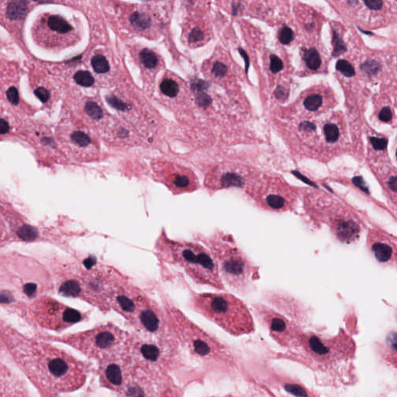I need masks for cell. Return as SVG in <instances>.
<instances>
[{
    "instance_id": "obj_1",
    "label": "cell",
    "mask_w": 397,
    "mask_h": 397,
    "mask_svg": "<svg viewBox=\"0 0 397 397\" xmlns=\"http://www.w3.org/2000/svg\"><path fill=\"white\" fill-rule=\"evenodd\" d=\"M100 276L111 310L145 336L174 338L162 306L115 268L101 263Z\"/></svg>"
},
{
    "instance_id": "obj_2",
    "label": "cell",
    "mask_w": 397,
    "mask_h": 397,
    "mask_svg": "<svg viewBox=\"0 0 397 397\" xmlns=\"http://www.w3.org/2000/svg\"><path fill=\"white\" fill-rule=\"evenodd\" d=\"M20 363L42 384L58 392L80 389L89 375V365L57 348L45 345H26L16 348Z\"/></svg>"
},
{
    "instance_id": "obj_3",
    "label": "cell",
    "mask_w": 397,
    "mask_h": 397,
    "mask_svg": "<svg viewBox=\"0 0 397 397\" xmlns=\"http://www.w3.org/2000/svg\"><path fill=\"white\" fill-rule=\"evenodd\" d=\"M154 249L160 259L183 269L196 284L224 290L214 258L200 242L172 239L163 229L156 241Z\"/></svg>"
},
{
    "instance_id": "obj_4",
    "label": "cell",
    "mask_w": 397,
    "mask_h": 397,
    "mask_svg": "<svg viewBox=\"0 0 397 397\" xmlns=\"http://www.w3.org/2000/svg\"><path fill=\"white\" fill-rule=\"evenodd\" d=\"M194 238L208 249L222 282L235 292L246 294L259 278L258 268L238 248L232 235L217 230L209 236L195 235Z\"/></svg>"
},
{
    "instance_id": "obj_5",
    "label": "cell",
    "mask_w": 397,
    "mask_h": 397,
    "mask_svg": "<svg viewBox=\"0 0 397 397\" xmlns=\"http://www.w3.org/2000/svg\"><path fill=\"white\" fill-rule=\"evenodd\" d=\"M189 307L234 336L248 335L254 330L246 304L232 294L191 291Z\"/></svg>"
},
{
    "instance_id": "obj_6",
    "label": "cell",
    "mask_w": 397,
    "mask_h": 397,
    "mask_svg": "<svg viewBox=\"0 0 397 397\" xmlns=\"http://www.w3.org/2000/svg\"><path fill=\"white\" fill-rule=\"evenodd\" d=\"M160 298L172 332L179 345L186 347L192 356L204 361H231L230 353L218 340L188 318L164 292H160Z\"/></svg>"
},
{
    "instance_id": "obj_7",
    "label": "cell",
    "mask_w": 397,
    "mask_h": 397,
    "mask_svg": "<svg viewBox=\"0 0 397 397\" xmlns=\"http://www.w3.org/2000/svg\"><path fill=\"white\" fill-rule=\"evenodd\" d=\"M306 195L310 217H320L318 221L327 223L339 242L350 244L359 238L364 222L349 204L324 192H306Z\"/></svg>"
},
{
    "instance_id": "obj_8",
    "label": "cell",
    "mask_w": 397,
    "mask_h": 397,
    "mask_svg": "<svg viewBox=\"0 0 397 397\" xmlns=\"http://www.w3.org/2000/svg\"><path fill=\"white\" fill-rule=\"evenodd\" d=\"M126 353L135 366L168 373L182 366L180 345L176 338H156L129 332Z\"/></svg>"
},
{
    "instance_id": "obj_9",
    "label": "cell",
    "mask_w": 397,
    "mask_h": 397,
    "mask_svg": "<svg viewBox=\"0 0 397 397\" xmlns=\"http://www.w3.org/2000/svg\"><path fill=\"white\" fill-rule=\"evenodd\" d=\"M128 332L112 322L100 323L85 332L61 338V342L78 350L90 359L100 362L126 353Z\"/></svg>"
},
{
    "instance_id": "obj_10",
    "label": "cell",
    "mask_w": 397,
    "mask_h": 397,
    "mask_svg": "<svg viewBox=\"0 0 397 397\" xmlns=\"http://www.w3.org/2000/svg\"><path fill=\"white\" fill-rule=\"evenodd\" d=\"M117 397H176L171 378L151 368L134 365Z\"/></svg>"
},
{
    "instance_id": "obj_11",
    "label": "cell",
    "mask_w": 397,
    "mask_h": 397,
    "mask_svg": "<svg viewBox=\"0 0 397 397\" xmlns=\"http://www.w3.org/2000/svg\"><path fill=\"white\" fill-rule=\"evenodd\" d=\"M245 195L258 208L274 213L293 211L301 192L297 188L280 181L248 184Z\"/></svg>"
},
{
    "instance_id": "obj_12",
    "label": "cell",
    "mask_w": 397,
    "mask_h": 397,
    "mask_svg": "<svg viewBox=\"0 0 397 397\" xmlns=\"http://www.w3.org/2000/svg\"><path fill=\"white\" fill-rule=\"evenodd\" d=\"M35 43L50 51H61L74 45L77 34L69 20L58 14L43 13L35 20L32 27Z\"/></svg>"
},
{
    "instance_id": "obj_13",
    "label": "cell",
    "mask_w": 397,
    "mask_h": 397,
    "mask_svg": "<svg viewBox=\"0 0 397 397\" xmlns=\"http://www.w3.org/2000/svg\"><path fill=\"white\" fill-rule=\"evenodd\" d=\"M34 313L43 327L53 330H64L89 319V314L67 307L58 301L42 299L34 306Z\"/></svg>"
},
{
    "instance_id": "obj_14",
    "label": "cell",
    "mask_w": 397,
    "mask_h": 397,
    "mask_svg": "<svg viewBox=\"0 0 397 397\" xmlns=\"http://www.w3.org/2000/svg\"><path fill=\"white\" fill-rule=\"evenodd\" d=\"M156 180L166 186L173 195L192 193L201 188L198 178L190 169L170 162L153 164Z\"/></svg>"
},
{
    "instance_id": "obj_15",
    "label": "cell",
    "mask_w": 397,
    "mask_h": 397,
    "mask_svg": "<svg viewBox=\"0 0 397 397\" xmlns=\"http://www.w3.org/2000/svg\"><path fill=\"white\" fill-rule=\"evenodd\" d=\"M257 315L266 325L273 338L282 346H299L303 334L295 323L262 305L255 306Z\"/></svg>"
},
{
    "instance_id": "obj_16",
    "label": "cell",
    "mask_w": 397,
    "mask_h": 397,
    "mask_svg": "<svg viewBox=\"0 0 397 397\" xmlns=\"http://www.w3.org/2000/svg\"><path fill=\"white\" fill-rule=\"evenodd\" d=\"M343 336H339L332 339H325L322 337L313 333L303 335L301 345L305 348L306 351L322 366H332L335 361H340L341 358L348 357L343 354L345 351L341 348Z\"/></svg>"
},
{
    "instance_id": "obj_17",
    "label": "cell",
    "mask_w": 397,
    "mask_h": 397,
    "mask_svg": "<svg viewBox=\"0 0 397 397\" xmlns=\"http://www.w3.org/2000/svg\"><path fill=\"white\" fill-rule=\"evenodd\" d=\"M133 366L127 353L100 361L96 371L100 384L102 387L118 393Z\"/></svg>"
},
{
    "instance_id": "obj_18",
    "label": "cell",
    "mask_w": 397,
    "mask_h": 397,
    "mask_svg": "<svg viewBox=\"0 0 397 397\" xmlns=\"http://www.w3.org/2000/svg\"><path fill=\"white\" fill-rule=\"evenodd\" d=\"M368 249L378 263L384 266H396V238L379 226H373L368 232Z\"/></svg>"
},
{
    "instance_id": "obj_19",
    "label": "cell",
    "mask_w": 397,
    "mask_h": 397,
    "mask_svg": "<svg viewBox=\"0 0 397 397\" xmlns=\"http://www.w3.org/2000/svg\"><path fill=\"white\" fill-rule=\"evenodd\" d=\"M128 22L134 28V30L137 31H148L153 25L151 16L146 12L140 10L130 13L128 17Z\"/></svg>"
},
{
    "instance_id": "obj_20",
    "label": "cell",
    "mask_w": 397,
    "mask_h": 397,
    "mask_svg": "<svg viewBox=\"0 0 397 397\" xmlns=\"http://www.w3.org/2000/svg\"><path fill=\"white\" fill-rule=\"evenodd\" d=\"M138 58L142 67L148 72H154L159 67L160 59L158 54L148 48L139 51Z\"/></svg>"
},
{
    "instance_id": "obj_21",
    "label": "cell",
    "mask_w": 397,
    "mask_h": 397,
    "mask_svg": "<svg viewBox=\"0 0 397 397\" xmlns=\"http://www.w3.org/2000/svg\"><path fill=\"white\" fill-rule=\"evenodd\" d=\"M160 91L167 98H174L180 92V86L176 79L172 77H166L160 83Z\"/></svg>"
},
{
    "instance_id": "obj_22",
    "label": "cell",
    "mask_w": 397,
    "mask_h": 397,
    "mask_svg": "<svg viewBox=\"0 0 397 397\" xmlns=\"http://www.w3.org/2000/svg\"><path fill=\"white\" fill-rule=\"evenodd\" d=\"M207 33L205 28L201 25H193L190 26L187 33V40L189 45L198 47L205 43Z\"/></svg>"
},
{
    "instance_id": "obj_23",
    "label": "cell",
    "mask_w": 397,
    "mask_h": 397,
    "mask_svg": "<svg viewBox=\"0 0 397 397\" xmlns=\"http://www.w3.org/2000/svg\"><path fill=\"white\" fill-rule=\"evenodd\" d=\"M303 58L310 70H317L321 65V58L318 51L315 48L305 50Z\"/></svg>"
},
{
    "instance_id": "obj_24",
    "label": "cell",
    "mask_w": 397,
    "mask_h": 397,
    "mask_svg": "<svg viewBox=\"0 0 397 397\" xmlns=\"http://www.w3.org/2000/svg\"><path fill=\"white\" fill-rule=\"evenodd\" d=\"M91 64L93 68L94 71L98 74H104L108 73L110 70V64L108 60L102 54H96L93 56L91 61Z\"/></svg>"
},
{
    "instance_id": "obj_25",
    "label": "cell",
    "mask_w": 397,
    "mask_h": 397,
    "mask_svg": "<svg viewBox=\"0 0 397 397\" xmlns=\"http://www.w3.org/2000/svg\"><path fill=\"white\" fill-rule=\"evenodd\" d=\"M71 140L73 141V144L81 148H89L92 144L90 137L87 134L80 131V130L73 132L71 135Z\"/></svg>"
},
{
    "instance_id": "obj_26",
    "label": "cell",
    "mask_w": 397,
    "mask_h": 397,
    "mask_svg": "<svg viewBox=\"0 0 397 397\" xmlns=\"http://www.w3.org/2000/svg\"><path fill=\"white\" fill-rule=\"evenodd\" d=\"M86 114L94 120H101L104 118V112L102 107L94 101H89L85 106Z\"/></svg>"
},
{
    "instance_id": "obj_27",
    "label": "cell",
    "mask_w": 397,
    "mask_h": 397,
    "mask_svg": "<svg viewBox=\"0 0 397 397\" xmlns=\"http://www.w3.org/2000/svg\"><path fill=\"white\" fill-rule=\"evenodd\" d=\"M74 79L76 83L84 87H90L95 81L93 76L87 71H79L75 74Z\"/></svg>"
},
{
    "instance_id": "obj_28",
    "label": "cell",
    "mask_w": 397,
    "mask_h": 397,
    "mask_svg": "<svg viewBox=\"0 0 397 397\" xmlns=\"http://www.w3.org/2000/svg\"><path fill=\"white\" fill-rule=\"evenodd\" d=\"M326 140L329 143H335L339 138V129L335 123H327L323 126Z\"/></svg>"
},
{
    "instance_id": "obj_29",
    "label": "cell",
    "mask_w": 397,
    "mask_h": 397,
    "mask_svg": "<svg viewBox=\"0 0 397 397\" xmlns=\"http://www.w3.org/2000/svg\"><path fill=\"white\" fill-rule=\"evenodd\" d=\"M323 103V98L320 95L313 94L306 98L304 102V107L309 111H317Z\"/></svg>"
},
{
    "instance_id": "obj_30",
    "label": "cell",
    "mask_w": 397,
    "mask_h": 397,
    "mask_svg": "<svg viewBox=\"0 0 397 397\" xmlns=\"http://www.w3.org/2000/svg\"><path fill=\"white\" fill-rule=\"evenodd\" d=\"M333 44H334V57H338L341 54H344V53L347 51L346 45L342 41V38L340 37L339 34L334 30L333 33Z\"/></svg>"
},
{
    "instance_id": "obj_31",
    "label": "cell",
    "mask_w": 397,
    "mask_h": 397,
    "mask_svg": "<svg viewBox=\"0 0 397 397\" xmlns=\"http://www.w3.org/2000/svg\"><path fill=\"white\" fill-rule=\"evenodd\" d=\"M336 69L345 77L351 78L355 75V70L351 63L346 60H339L336 64Z\"/></svg>"
},
{
    "instance_id": "obj_32",
    "label": "cell",
    "mask_w": 397,
    "mask_h": 397,
    "mask_svg": "<svg viewBox=\"0 0 397 397\" xmlns=\"http://www.w3.org/2000/svg\"><path fill=\"white\" fill-rule=\"evenodd\" d=\"M23 2H15L12 3L11 5L9 6L8 13L9 15L12 18H18V17H22L24 14L25 11H26V4L23 3V5H21Z\"/></svg>"
},
{
    "instance_id": "obj_33",
    "label": "cell",
    "mask_w": 397,
    "mask_h": 397,
    "mask_svg": "<svg viewBox=\"0 0 397 397\" xmlns=\"http://www.w3.org/2000/svg\"><path fill=\"white\" fill-rule=\"evenodd\" d=\"M380 69L379 62L375 60H369L361 65V70L368 76L376 75Z\"/></svg>"
},
{
    "instance_id": "obj_34",
    "label": "cell",
    "mask_w": 397,
    "mask_h": 397,
    "mask_svg": "<svg viewBox=\"0 0 397 397\" xmlns=\"http://www.w3.org/2000/svg\"><path fill=\"white\" fill-rule=\"evenodd\" d=\"M279 39L282 45H289L293 41L294 32L288 26H283L279 31Z\"/></svg>"
},
{
    "instance_id": "obj_35",
    "label": "cell",
    "mask_w": 397,
    "mask_h": 397,
    "mask_svg": "<svg viewBox=\"0 0 397 397\" xmlns=\"http://www.w3.org/2000/svg\"><path fill=\"white\" fill-rule=\"evenodd\" d=\"M210 73H211L212 76H214V77L222 79L227 73V67L224 63L215 61L212 65Z\"/></svg>"
},
{
    "instance_id": "obj_36",
    "label": "cell",
    "mask_w": 397,
    "mask_h": 397,
    "mask_svg": "<svg viewBox=\"0 0 397 397\" xmlns=\"http://www.w3.org/2000/svg\"><path fill=\"white\" fill-rule=\"evenodd\" d=\"M282 69H283V63L282 60L275 54H272L270 56V70L272 73L276 74L282 71Z\"/></svg>"
},
{
    "instance_id": "obj_37",
    "label": "cell",
    "mask_w": 397,
    "mask_h": 397,
    "mask_svg": "<svg viewBox=\"0 0 397 397\" xmlns=\"http://www.w3.org/2000/svg\"><path fill=\"white\" fill-rule=\"evenodd\" d=\"M372 145L376 151H383L387 148L388 141L386 138H370Z\"/></svg>"
},
{
    "instance_id": "obj_38",
    "label": "cell",
    "mask_w": 397,
    "mask_h": 397,
    "mask_svg": "<svg viewBox=\"0 0 397 397\" xmlns=\"http://www.w3.org/2000/svg\"><path fill=\"white\" fill-rule=\"evenodd\" d=\"M7 98L9 101L13 105H17L19 103V92L15 87H11L8 89L7 92Z\"/></svg>"
},
{
    "instance_id": "obj_39",
    "label": "cell",
    "mask_w": 397,
    "mask_h": 397,
    "mask_svg": "<svg viewBox=\"0 0 397 397\" xmlns=\"http://www.w3.org/2000/svg\"><path fill=\"white\" fill-rule=\"evenodd\" d=\"M35 95L38 97L41 102L45 103L49 100L50 92L45 88L40 87L35 90Z\"/></svg>"
},
{
    "instance_id": "obj_40",
    "label": "cell",
    "mask_w": 397,
    "mask_h": 397,
    "mask_svg": "<svg viewBox=\"0 0 397 397\" xmlns=\"http://www.w3.org/2000/svg\"><path fill=\"white\" fill-rule=\"evenodd\" d=\"M392 114L389 107H384L379 113V119L382 122H389L392 119Z\"/></svg>"
},
{
    "instance_id": "obj_41",
    "label": "cell",
    "mask_w": 397,
    "mask_h": 397,
    "mask_svg": "<svg viewBox=\"0 0 397 397\" xmlns=\"http://www.w3.org/2000/svg\"><path fill=\"white\" fill-rule=\"evenodd\" d=\"M36 235V231L29 226L23 227L20 232V236L24 239H32V238H35Z\"/></svg>"
},
{
    "instance_id": "obj_42",
    "label": "cell",
    "mask_w": 397,
    "mask_h": 397,
    "mask_svg": "<svg viewBox=\"0 0 397 397\" xmlns=\"http://www.w3.org/2000/svg\"><path fill=\"white\" fill-rule=\"evenodd\" d=\"M364 4H366L368 8L373 10H380L383 5V2L381 0H366Z\"/></svg>"
},
{
    "instance_id": "obj_43",
    "label": "cell",
    "mask_w": 397,
    "mask_h": 397,
    "mask_svg": "<svg viewBox=\"0 0 397 397\" xmlns=\"http://www.w3.org/2000/svg\"><path fill=\"white\" fill-rule=\"evenodd\" d=\"M299 129L301 131L314 132L316 129H317V126L313 123H310L309 121H304L300 124Z\"/></svg>"
},
{
    "instance_id": "obj_44",
    "label": "cell",
    "mask_w": 397,
    "mask_h": 397,
    "mask_svg": "<svg viewBox=\"0 0 397 397\" xmlns=\"http://www.w3.org/2000/svg\"><path fill=\"white\" fill-rule=\"evenodd\" d=\"M275 95L278 100H286L288 96V92L284 87L278 86L277 89L275 91Z\"/></svg>"
},
{
    "instance_id": "obj_45",
    "label": "cell",
    "mask_w": 397,
    "mask_h": 397,
    "mask_svg": "<svg viewBox=\"0 0 397 397\" xmlns=\"http://www.w3.org/2000/svg\"><path fill=\"white\" fill-rule=\"evenodd\" d=\"M10 130V126L5 120L0 119V135H5Z\"/></svg>"
},
{
    "instance_id": "obj_46",
    "label": "cell",
    "mask_w": 397,
    "mask_h": 397,
    "mask_svg": "<svg viewBox=\"0 0 397 397\" xmlns=\"http://www.w3.org/2000/svg\"><path fill=\"white\" fill-rule=\"evenodd\" d=\"M239 52L240 54H242V56H243L244 59H245V70H246V73H248V68H249V64H250L249 58H248V54H247V53L245 52V51H244L243 49H242V48H240Z\"/></svg>"
},
{
    "instance_id": "obj_47",
    "label": "cell",
    "mask_w": 397,
    "mask_h": 397,
    "mask_svg": "<svg viewBox=\"0 0 397 397\" xmlns=\"http://www.w3.org/2000/svg\"><path fill=\"white\" fill-rule=\"evenodd\" d=\"M35 291H36V286H35V285H27V286L25 287V292H26V293L27 294V295H32V294L35 293Z\"/></svg>"
},
{
    "instance_id": "obj_48",
    "label": "cell",
    "mask_w": 397,
    "mask_h": 397,
    "mask_svg": "<svg viewBox=\"0 0 397 397\" xmlns=\"http://www.w3.org/2000/svg\"><path fill=\"white\" fill-rule=\"evenodd\" d=\"M359 30H361V31L362 32V33L367 34V35H373V34L372 33V32H368L367 30H361V29H359Z\"/></svg>"
}]
</instances>
